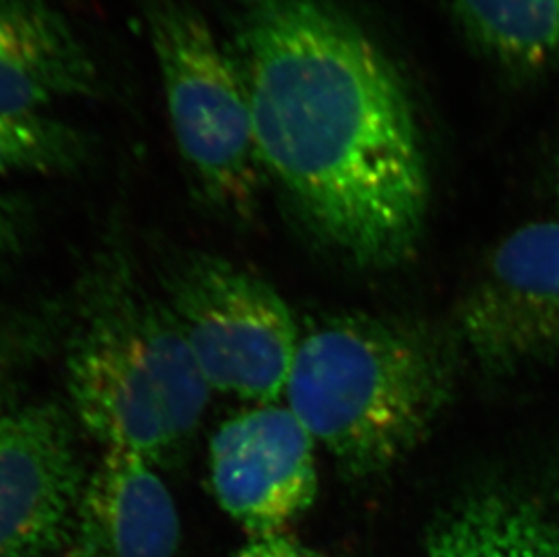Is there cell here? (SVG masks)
<instances>
[{
  "label": "cell",
  "instance_id": "5bb4252c",
  "mask_svg": "<svg viewBox=\"0 0 559 557\" xmlns=\"http://www.w3.org/2000/svg\"><path fill=\"white\" fill-rule=\"evenodd\" d=\"M29 226V206L16 195L0 194V266L22 252Z\"/></svg>",
  "mask_w": 559,
  "mask_h": 557
},
{
  "label": "cell",
  "instance_id": "7a4b0ae2",
  "mask_svg": "<svg viewBox=\"0 0 559 557\" xmlns=\"http://www.w3.org/2000/svg\"><path fill=\"white\" fill-rule=\"evenodd\" d=\"M68 390L85 431L104 449L169 465L194 438L211 399L175 317L123 259L85 283L66 355Z\"/></svg>",
  "mask_w": 559,
  "mask_h": 557
},
{
  "label": "cell",
  "instance_id": "30bf717a",
  "mask_svg": "<svg viewBox=\"0 0 559 557\" xmlns=\"http://www.w3.org/2000/svg\"><path fill=\"white\" fill-rule=\"evenodd\" d=\"M98 93L95 58L49 0H0V118Z\"/></svg>",
  "mask_w": 559,
  "mask_h": 557
},
{
  "label": "cell",
  "instance_id": "9c48e42d",
  "mask_svg": "<svg viewBox=\"0 0 559 557\" xmlns=\"http://www.w3.org/2000/svg\"><path fill=\"white\" fill-rule=\"evenodd\" d=\"M154 465L107 449L85 478L62 557H178L180 514Z\"/></svg>",
  "mask_w": 559,
  "mask_h": 557
},
{
  "label": "cell",
  "instance_id": "52a82bcc",
  "mask_svg": "<svg viewBox=\"0 0 559 557\" xmlns=\"http://www.w3.org/2000/svg\"><path fill=\"white\" fill-rule=\"evenodd\" d=\"M85 478L59 407L0 394V557L62 553Z\"/></svg>",
  "mask_w": 559,
  "mask_h": 557
},
{
  "label": "cell",
  "instance_id": "277c9868",
  "mask_svg": "<svg viewBox=\"0 0 559 557\" xmlns=\"http://www.w3.org/2000/svg\"><path fill=\"white\" fill-rule=\"evenodd\" d=\"M145 16L176 145L195 187L212 206L249 217L264 168L238 62L181 0H148Z\"/></svg>",
  "mask_w": 559,
  "mask_h": 557
},
{
  "label": "cell",
  "instance_id": "9a60e30c",
  "mask_svg": "<svg viewBox=\"0 0 559 557\" xmlns=\"http://www.w3.org/2000/svg\"><path fill=\"white\" fill-rule=\"evenodd\" d=\"M234 557H321L302 543L288 536L286 532H277L270 536L252 537L247 547L241 548Z\"/></svg>",
  "mask_w": 559,
  "mask_h": 557
},
{
  "label": "cell",
  "instance_id": "7c38bea8",
  "mask_svg": "<svg viewBox=\"0 0 559 557\" xmlns=\"http://www.w3.org/2000/svg\"><path fill=\"white\" fill-rule=\"evenodd\" d=\"M473 43L514 71L559 68V0H454Z\"/></svg>",
  "mask_w": 559,
  "mask_h": 557
},
{
  "label": "cell",
  "instance_id": "2e32d148",
  "mask_svg": "<svg viewBox=\"0 0 559 557\" xmlns=\"http://www.w3.org/2000/svg\"><path fill=\"white\" fill-rule=\"evenodd\" d=\"M556 189H558V194H559V167H558V176H556Z\"/></svg>",
  "mask_w": 559,
  "mask_h": 557
},
{
  "label": "cell",
  "instance_id": "3957f363",
  "mask_svg": "<svg viewBox=\"0 0 559 557\" xmlns=\"http://www.w3.org/2000/svg\"><path fill=\"white\" fill-rule=\"evenodd\" d=\"M453 391L433 333L379 317L333 316L299 339L286 405L344 473L393 467L428 435Z\"/></svg>",
  "mask_w": 559,
  "mask_h": 557
},
{
  "label": "cell",
  "instance_id": "4fadbf2b",
  "mask_svg": "<svg viewBox=\"0 0 559 557\" xmlns=\"http://www.w3.org/2000/svg\"><path fill=\"white\" fill-rule=\"evenodd\" d=\"M90 138L44 115L0 118V176L66 174L85 164Z\"/></svg>",
  "mask_w": 559,
  "mask_h": 557
},
{
  "label": "cell",
  "instance_id": "5b68a950",
  "mask_svg": "<svg viewBox=\"0 0 559 557\" xmlns=\"http://www.w3.org/2000/svg\"><path fill=\"white\" fill-rule=\"evenodd\" d=\"M162 289L211 390L259 404L285 394L301 335L274 286L228 259L187 252L165 266Z\"/></svg>",
  "mask_w": 559,
  "mask_h": 557
},
{
  "label": "cell",
  "instance_id": "ba28073f",
  "mask_svg": "<svg viewBox=\"0 0 559 557\" xmlns=\"http://www.w3.org/2000/svg\"><path fill=\"white\" fill-rule=\"evenodd\" d=\"M313 447L288 405L239 413L214 432L209 449L217 503L252 537L285 532L316 500Z\"/></svg>",
  "mask_w": 559,
  "mask_h": 557
},
{
  "label": "cell",
  "instance_id": "8fae6325",
  "mask_svg": "<svg viewBox=\"0 0 559 557\" xmlns=\"http://www.w3.org/2000/svg\"><path fill=\"white\" fill-rule=\"evenodd\" d=\"M426 557H559V525L533 501L478 496L438 526Z\"/></svg>",
  "mask_w": 559,
  "mask_h": 557
},
{
  "label": "cell",
  "instance_id": "8992f818",
  "mask_svg": "<svg viewBox=\"0 0 559 557\" xmlns=\"http://www.w3.org/2000/svg\"><path fill=\"white\" fill-rule=\"evenodd\" d=\"M464 346L495 375L559 358V223H531L495 248L459 311Z\"/></svg>",
  "mask_w": 559,
  "mask_h": 557
},
{
  "label": "cell",
  "instance_id": "6da1fadb",
  "mask_svg": "<svg viewBox=\"0 0 559 557\" xmlns=\"http://www.w3.org/2000/svg\"><path fill=\"white\" fill-rule=\"evenodd\" d=\"M236 55L264 174L305 223L362 266L406 259L426 222L428 162L384 49L328 0H243Z\"/></svg>",
  "mask_w": 559,
  "mask_h": 557
}]
</instances>
